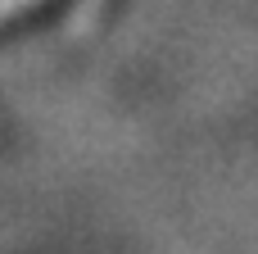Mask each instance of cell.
Returning a JSON list of instances; mask_svg holds the SVG:
<instances>
[{
	"mask_svg": "<svg viewBox=\"0 0 258 254\" xmlns=\"http://www.w3.org/2000/svg\"><path fill=\"white\" fill-rule=\"evenodd\" d=\"M36 0H0V23L5 18H14V14H23V9H32Z\"/></svg>",
	"mask_w": 258,
	"mask_h": 254,
	"instance_id": "1",
	"label": "cell"
}]
</instances>
